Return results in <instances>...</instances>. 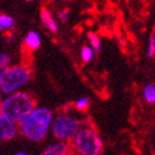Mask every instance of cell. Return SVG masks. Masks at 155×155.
Returning <instances> with one entry per match:
<instances>
[{
  "label": "cell",
  "mask_w": 155,
  "mask_h": 155,
  "mask_svg": "<svg viewBox=\"0 0 155 155\" xmlns=\"http://www.w3.org/2000/svg\"><path fill=\"white\" fill-rule=\"evenodd\" d=\"M53 125V112L47 107H38L19 122L21 135L32 141H42Z\"/></svg>",
  "instance_id": "cell-1"
},
{
  "label": "cell",
  "mask_w": 155,
  "mask_h": 155,
  "mask_svg": "<svg viewBox=\"0 0 155 155\" xmlns=\"http://www.w3.org/2000/svg\"><path fill=\"white\" fill-rule=\"evenodd\" d=\"M34 98L27 92H14L0 105V115L14 122H20L34 110Z\"/></svg>",
  "instance_id": "cell-2"
},
{
  "label": "cell",
  "mask_w": 155,
  "mask_h": 155,
  "mask_svg": "<svg viewBox=\"0 0 155 155\" xmlns=\"http://www.w3.org/2000/svg\"><path fill=\"white\" fill-rule=\"evenodd\" d=\"M30 80V69L25 66H12L3 68L0 72V88L4 94L13 92L25 86Z\"/></svg>",
  "instance_id": "cell-3"
},
{
  "label": "cell",
  "mask_w": 155,
  "mask_h": 155,
  "mask_svg": "<svg viewBox=\"0 0 155 155\" xmlns=\"http://www.w3.org/2000/svg\"><path fill=\"white\" fill-rule=\"evenodd\" d=\"M73 146L80 155H101L104 150L101 139L90 127L80 129L73 137Z\"/></svg>",
  "instance_id": "cell-4"
},
{
  "label": "cell",
  "mask_w": 155,
  "mask_h": 155,
  "mask_svg": "<svg viewBox=\"0 0 155 155\" xmlns=\"http://www.w3.org/2000/svg\"><path fill=\"white\" fill-rule=\"evenodd\" d=\"M52 131L58 140L66 141L69 139H73L80 131V122L69 115H59L53 121Z\"/></svg>",
  "instance_id": "cell-5"
},
{
  "label": "cell",
  "mask_w": 155,
  "mask_h": 155,
  "mask_svg": "<svg viewBox=\"0 0 155 155\" xmlns=\"http://www.w3.org/2000/svg\"><path fill=\"white\" fill-rule=\"evenodd\" d=\"M18 127L15 125V122L5 117L4 115H0V139L2 141H8L12 140L17 135Z\"/></svg>",
  "instance_id": "cell-6"
},
{
  "label": "cell",
  "mask_w": 155,
  "mask_h": 155,
  "mask_svg": "<svg viewBox=\"0 0 155 155\" xmlns=\"http://www.w3.org/2000/svg\"><path fill=\"white\" fill-rule=\"evenodd\" d=\"M41 155H71V149L66 143L59 141L45 146Z\"/></svg>",
  "instance_id": "cell-7"
},
{
  "label": "cell",
  "mask_w": 155,
  "mask_h": 155,
  "mask_svg": "<svg viewBox=\"0 0 155 155\" xmlns=\"http://www.w3.org/2000/svg\"><path fill=\"white\" fill-rule=\"evenodd\" d=\"M41 20H42L43 24L51 30V32L56 33L57 30H58L57 23L54 21V19L52 18V15H51L49 10H48V9H45V8H43V9L41 10Z\"/></svg>",
  "instance_id": "cell-8"
},
{
  "label": "cell",
  "mask_w": 155,
  "mask_h": 155,
  "mask_svg": "<svg viewBox=\"0 0 155 155\" xmlns=\"http://www.w3.org/2000/svg\"><path fill=\"white\" fill-rule=\"evenodd\" d=\"M24 43H25V45L29 49L35 51L37 48H39V45H41V37L37 32L30 30L24 38Z\"/></svg>",
  "instance_id": "cell-9"
},
{
  "label": "cell",
  "mask_w": 155,
  "mask_h": 155,
  "mask_svg": "<svg viewBox=\"0 0 155 155\" xmlns=\"http://www.w3.org/2000/svg\"><path fill=\"white\" fill-rule=\"evenodd\" d=\"M13 27H15V20L9 17V15H6V14H2L0 15V29L3 30H9L12 29Z\"/></svg>",
  "instance_id": "cell-10"
},
{
  "label": "cell",
  "mask_w": 155,
  "mask_h": 155,
  "mask_svg": "<svg viewBox=\"0 0 155 155\" xmlns=\"http://www.w3.org/2000/svg\"><path fill=\"white\" fill-rule=\"evenodd\" d=\"M144 98L149 104H155V86L154 84H146L143 90Z\"/></svg>",
  "instance_id": "cell-11"
},
{
  "label": "cell",
  "mask_w": 155,
  "mask_h": 155,
  "mask_svg": "<svg viewBox=\"0 0 155 155\" xmlns=\"http://www.w3.org/2000/svg\"><path fill=\"white\" fill-rule=\"evenodd\" d=\"M94 54H95V51L92 47L90 45H83L82 49H81V57H82V61L84 63H88V62L92 61L94 58Z\"/></svg>",
  "instance_id": "cell-12"
},
{
  "label": "cell",
  "mask_w": 155,
  "mask_h": 155,
  "mask_svg": "<svg viewBox=\"0 0 155 155\" xmlns=\"http://www.w3.org/2000/svg\"><path fill=\"white\" fill-rule=\"evenodd\" d=\"M87 37H88V42L91 43V47L94 48V51L100 52V49H101V42H100V38L92 32H90Z\"/></svg>",
  "instance_id": "cell-13"
},
{
  "label": "cell",
  "mask_w": 155,
  "mask_h": 155,
  "mask_svg": "<svg viewBox=\"0 0 155 155\" xmlns=\"http://www.w3.org/2000/svg\"><path fill=\"white\" fill-rule=\"evenodd\" d=\"M90 106V100L87 97H81L74 102V107L80 111H84Z\"/></svg>",
  "instance_id": "cell-14"
},
{
  "label": "cell",
  "mask_w": 155,
  "mask_h": 155,
  "mask_svg": "<svg viewBox=\"0 0 155 155\" xmlns=\"http://www.w3.org/2000/svg\"><path fill=\"white\" fill-rule=\"evenodd\" d=\"M155 56V34H151L150 41H149V48H148V57Z\"/></svg>",
  "instance_id": "cell-15"
},
{
  "label": "cell",
  "mask_w": 155,
  "mask_h": 155,
  "mask_svg": "<svg viewBox=\"0 0 155 155\" xmlns=\"http://www.w3.org/2000/svg\"><path fill=\"white\" fill-rule=\"evenodd\" d=\"M9 63H10V57L8 56L6 53H2V54H0V66H2V69L3 68H6Z\"/></svg>",
  "instance_id": "cell-16"
},
{
  "label": "cell",
  "mask_w": 155,
  "mask_h": 155,
  "mask_svg": "<svg viewBox=\"0 0 155 155\" xmlns=\"http://www.w3.org/2000/svg\"><path fill=\"white\" fill-rule=\"evenodd\" d=\"M59 18H61V20L66 21V20L68 19V13H67V12H61V13H59Z\"/></svg>",
  "instance_id": "cell-17"
},
{
  "label": "cell",
  "mask_w": 155,
  "mask_h": 155,
  "mask_svg": "<svg viewBox=\"0 0 155 155\" xmlns=\"http://www.w3.org/2000/svg\"><path fill=\"white\" fill-rule=\"evenodd\" d=\"M15 155H27V154H25V153H23V151H20V153H17Z\"/></svg>",
  "instance_id": "cell-18"
},
{
  "label": "cell",
  "mask_w": 155,
  "mask_h": 155,
  "mask_svg": "<svg viewBox=\"0 0 155 155\" xmlns=\"http://www.w3.org/2000/svg\"><path fill=\"white\" fill-rule=\"evenodd\" d=\"M27 2H32V0H27Z\"/></svg>",
  "instance_id": "cell-19"
}]
</instances>
